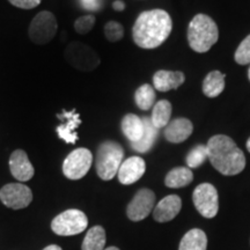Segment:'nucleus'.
Listing matches in <instances>:
<instances>
[{
    "label": "nucleus",
    "instance_id": "nucleus-1",
    "mask_svg": "<svg viewBox=\"0 0 250 250\" xmlns=\"http://www.w3.org/2000/svg\"><path fill=\"white\" fill-rule=\"evenodd\" d=\"M171 28L170 15L164 9L143 12L133 24V41L143 49L158 48L169 37Z\"/></svg>",
    "mask_w": 250,
    "mask_h": 250
},
{
    "label": "nucleus",
    "instance_id": "nucleus-2",
    "mask_svg": "<svg viewBox=\"0 0 250 250\" xmlns=\"http://www.w3.org/2000/svg\"><path fill=\"white\" fill-rule=\"evenodd\" d=\"M208 159L219 173L226 176L240 174L246 167V156L235 142L225 134H217L208 140Z\"/></svg>",
    "mask_w": 250,
    "mask_h": 250
},
{
    "label": "nucleus",
    "instance_id": "nucleus-3",
    "mask_svg": "<svg viewBox=\"0 0 250 250\" xmlns=\"http://www.w3.org/2000/svg\"><path fill=\"white\" fill-rule=\"evenodd\" d=\"M219 39V30L215 22L205 14H197L188 28V41L193 51L208 52Z\"/></svg>",
    "mask_w": 250,
    "mask_h": 250
},
{
    "label": "nucleus",
    "instance_id": "nucleus-4",
    "mask_svg": "<svg viewBox=\"0 0 250 250\" xmlns=\"http://www.w3.org/2000/svg\"><path fill=\"white\" fill-rule=\"evenodd\" d=\"M124 151L120 144L112 140L103 142L96 152V173L103 181H110L116 176L123 162Z\"/></svg>",
    "mask_w": 250,
    "mask_h": 250
},
{
    "label": "nucleus",
    "instance_id": "nucleus-5",
    "mask_svg": "<svg viewBox=\"0 0 250 250\" xmlns=\"http://www.w3.org/2000/svg\"><path fill=\"white\" fill-rule=\"evenodd\" d=\"M65 59L72 67L79 71H93L100 65V57L89 45L80 42H72L65 49Z\"/></svg>",
    "mask_w": 250,
    "mask_h": 250
},
{
    "label": "nucleus",
    "instance_id": "nucleus-6",
    "mask_svg": "<svg viewBox=\"0 0 250 250\" xmlns=\"http://www.w3.org/2000/svg\"><path fill=\"white\" fill-rule=\"evenodd\" d=\"M88 226V219L83 211L66 210L58 214L51 223V229L61 236L77 235L86 229Z\"/></svg>",
    "mask_w": 250,
    "mask_h": 250
},
{
    "label": "nucleus",
    "instance_id": "nucleus-7",
    "mask_svg": "<svg viewBox=\"0 0 250 250\" xmlns=\"http://www.w3.org/2000/svg\"><path fill=\"white\" fill-rule=\"evenodd\" d=\"M57 33V20L51 12H40L31 21L29 30V39L31 42L39 45H44L51 42Z\"/></svg>",
    "mask_w": 250,
    "mask_h": 250
},
{
    "label": "nucleus",
    "instance_id": "nucleus-8",
    "mask_svg": "<svg viewBox=\"0 0 250 250\" xmlns=\"http://www.w3.org/2000/svg\"><path fill=\"white\" fill-rule=\"evenodd\" d=\"M93 155L87 148H77L72 151L62 162V173L70 180H80L88 173L92 167Z\"/></svg>",
    "mask_w": 250,
    "mask_h": 250
},
{
    "label": "nucleus",
    "instance_id": "nucleus-9",
    "mask_svg": "<svg viewBox=\"0 0 250 250\" xmlns=\"http://www.w3.org/2000/svg\"><path fill=\"white\" fill-rule=\"evenodd\" d=\"M192 201L197 211L204 218L211 219L219 211V196L217 189L210 183H202L192 193Z\"/></svg>",
    "mask_w": 250,
    "mask_h": 250
},
{
    "label": "nucleus",
    "instance_id": "nucleus-10",
    "mask_svg": "<svg viewBox=\"0 0 250 250\" xmlns=\"http://www.w3.org/2000/svg\"><path fill=\"white\" fill-rule=\"evenodd\" d=\"M0 201L2 204L13 210L27 208L33 201L30 188L22 183H9L0 189Z\"/></svg>",
    "mask_w": 250,
    "mask_h": 250
},
{
    "label": "nucleus",
    "instance_id": "nucleus-11",
    "mask_svg": "<svg viewBox=\"0 0 250 250\" xmlns=\"http://www.w3.org/2000/svg\"><path fill=\"white\" fill-rule=\"evenodd\" d=\"M155 204V195L149 189H140L126 208L127 218L132 221L144 220L151 213Z\"/></svg>",
    "mask_w": 250,
    "mask_h": 250
},
{
    "label": "nucleus",
    "instance_id": "nucleus-12",
    "mask_svg": "<svg viewBox=\"0 0 250 250\" xmlns=\"http://www.w3.org/2000/svg\"><path fill=\"white\" fill-rule=\"evenodd\" d=\"M57 117L58 120L62 121V123L56 129L59 138L67 144L76 143L78 140V134L76 130L81 124L80 115L78 114L76 109H73L71 111L62 110L61 114L57 115Z\"/></svg>",
    "mask_w": 250,
    "mask_h": 250
},
{
    "label": "nucleus",
    "instance_id": "nucleus-13",
    "mask_svg": "<svg viewBox=\"0 0 250 250\" xmlns=\"http://www.w3.org/2000/svg\"><path fill=\"white\" fill-rule=\"evenodd\" d=\"M146 164L140 156H131L126 160L122 162L120 169H118V180L124 186L133 184L139 181L145 174Z\"/></svg>",
    "mask_w": 250,
    "mask_h": 250
},
{
    "label": "nucleus",
    "instance_id": "nucleus-14",
    "mask_svg": "<svg viewBox=\"0 0 250 250\" xmlns=\"http://www.w3.org/2000/svg\"><path fill=\"white\" fill-rule=\"evenodd\" d=\"M9 169L13 176L20 182L29 181L35 174L33 165L23 149H17L9 158Z\"/></svg>",
    "mask_w": 250,
    "mask_h": 250
},
{
    "label": "nucleus",
    "instance_id": "nucleus-15",
    "mask_svg": "<svg viewBox=\"0 0 250 250\" xmlns=\"http://www.w3.org/2000/svg\"><path fill=\"white\" fill-rule=\"evenodd\" d=\"M182 208V201L179 196L169 195L162 198L153 210V218L158 223H167L173 220Z\"/></svg>",
    "mask_w": 250,
    "mask_h": 250
},
{
    "label": "nucleus",
    "instance_id": "nucleus-16",
    "mask_svg": "<svg viewBox=\"0 0 250 250\" xmlns=\"http://www.w3.org/2000/svg\"><path fill=\"white\" fill-rule=\"evenodd\" d=\"M193 125L187 118H176L168 123L165 130V138L169 143L180 144L183 143L191 136Z\"/></svg>",
    "mask_w": 250,
    "mask_h": 250
},
{
    "label": "nucleus",
    "instance_id": "nucleus-17",
    "mask_svg": "<svg viewBox=\"0 0 250 250\" xmlns=\"http://www.w3.org/2000/svg\"><path fill=\"white\" fill-rule=\"evenodd\" d=\"M186 77L180 71H158L153 77V83L155 89L159 92H168L170 89H176L182 85Z\"/></svg>",
    "mask_w": 250,
    "mask_h": 250
},
{
    "label": "nucleus",
    "instance_id": "nucleus-18",
    "mask_svg": "<svg viewBox=\"0 0 250 250\" xmlns=\"http://www.w3.org/2000/svg\"><path fill=\"white\" fill-rule=\"evenodd\" d=\"M122 131L124 136L130 140L131 144L137 143L144 134V122L134 114L125 115L121 123Z\"/></svg>",
    "mask_w": 250,
    "mask_h": 250
},
{
    "label": "nucleus",
    "instance_id": "nucleus-19",
    "mask_svg": "<svg viewBox=\"0 0 250 250\" xmlns=\"http://www.w3.org/2000/svg\"><path fill=\"white\" fill-rule=\"evenodd\" d=\"M144 134L137 143H132V148L139 153H146L153 147L158 137V129L152 124L151 117H144Z\"/></svg>",
    "mask_w": 250,
    "mask_h": 250
},
{
    "label": "nucleus",
    "instance_id": "nucleus-20",
    "mask_svg": "<svg viewBox=\"0 0 250 250\" xmlns=\"http://www.w3.org/2000/svg\"><path fill=\"white\" fill-rule=\"evenodd\" d=\"M206 247H208V236L204 230L193 228L182 237L179 250H206Z\"/></svg>",
    "mask_w": 250,
    "mask_h": 250
},
{
    "label": "nucleus",
    "instance_id": "nucleus-21",
    "mask_svg": "<svg viewBox=\"0 0 250 250\" xmlns=\"http://www.w3.org/2000/svg\"><path fill=\"white\" fill-rule=\"evenodd\" d=\"M193 180V174L190 168L177 167L171 169L165 179V184L171 189L189 186Z\"/></svg>",
    "mask_w": 250,
    "mask_h": 250
},
{
    "label": "nucleus",
    "instance_id": "nucleus-22",
    "mask_svg": "<svg viewBox=\"0 0 250 250\" xmlns=\"http://www.w3.org/2000/svg\"><path fill=\"white\" fill-rule=\"evenodd\" d=\"M225 74L220 71H212L203 81V93L208 98H217L225 88Z\"/></svg>",
    "mask_w": 250,
    "mask_h": 250
},
{
    "label": "nucleus",
    "instance_id": "nucleus-23",
    "mask_svg": "<svg viewBox=\"0 0 250 250\" xmlns=\"http://www.w3.org/2000/svg\"><path fill=\"white\" fill-rule=\"evenodd\" d=\"M105 230L101 226H94L87 232L81 250H104Z\"/></svg>",
    "mask_w": 250,
    "mask_h": 250
},
{
    "label": "nucleus",
    "instance_id": "nucleus-24",
    "mask_svg": "<svg viewBox=\"0 0 250 250\" xmlns=\"http://www.w3.org/2000/svg\"><path fill=\"white\" fill-rule=\"evenodd\" d=\"M171 116V104L167 100L158 101L153 107L151 121L156 129L167 126Z\"/></svg>",
    "mask_w": 250,
    "mask_h": 250
},
{
    "label": "nucleus",
    "instance_id": "nucleus-25",
    "mask_svg": "<svg viewBox=\"0 0 250 250\" xmlns=\"http://www.w3.org/2000/svg\"><path fill=\"white\" fill-rule=\"evenodd\" d=\"M134 100H136V104L142 110H148L155 103V90L151 85L145 83L136 90Z\"/></svg>",
    "mask_w": 250,
    "mask_h": 250
},
{
    "label": "nucleus",
    "instance_id": "nucleus-26",
    "mask_svg": "<svg viewBox=\"0 0 250 250\" xmlns=\"http://www.w3.org/2000/svg\"><path fill=\"white\" fill-rule=\"evenodd\" d=\"M208 159L206 145H198L192 148L187 156V165L189 168H198Z\"/></svg>",
    "mask_w": 250,
    "mask_h": 250
},
{
    "label": "nucleus",
    "instance_id": "nucleus-27",
    "mask_svg": "<svg viewBox=\"0 0 250 250\" xmlns=\"http://www.w3.org/2000/svg\"><path fill=\"white\" fill-rule=\"evenodd\" d=\"M234 58L240 65L250 64V34L237 46Z\"/></svg>",
    "mask_w": 250,
    "mask_h": 250
},
{
    "label": "nucleus",
    "instance_id": "nucleus-28",
    "mask_svg": "<svg viewBox=\"0 0 250 250\" xmlns=\"http://www.w3.org/2000/svg\"><path fill=\"white\" fill-rule=\"evenodd\" d=\"M104 35L109 42H118L124 36L123 26L121 23L116 22V21H109L104 26Z\"/></svg>",
    "mask_w": 250,
    "mask_h": 250
},
{
    "label": "nucleus",
    "instance_id": "nucleus-29",
    "mask_svg": "<svg viewBox=\"0 0 250 250\" xmlns=\"http://www.w3.org/2000/svg\"><path fill=\"white\" fill-rule=\"evenodd\" d=\"M95 24V17L92 14L83 15V17L78 18L74 22V29L80 35H86L94 28Z\"/></svg>",
    "mask_w": 250,
    "mask_h": 250
},
{
    "label": "nucleus",
    "instance_id": "nucleus-30",
    "mask_svg": "<svg viewBox=\"0 0 250 250\" xmlns=\"http://www.w3.org/2000/svg\"><path fill=\"white\" fill-rule=\"evenodd\" d=\"M8 1L13 6H15V7L23 8V9H31V8H35L36 6H39L42 0H8Z\"/></svg>",
    "mask_w": 250,
    "mask_h": 250
},
{
    "label": "nucleus",
    "instance_id": "nucleus-31",
    "mask_svg": "<svg viewBox=\"0 0 250 250\" xmlns=\"http://www.w3.org/2000/svg\"><path fill=\"white\" fill-rule=\"evenodd\" d=\"M81 1H83V8L88 11H99L102 7L101 0H81Z\"/></svg>",
    "mask_w": 250,
    "mask_h": 250
},
{
    "label": "nucleus",
    "instance_id": "nucleus-32",
    "mask_svg": "<svg viewBox=\"0 0 250 250\" xmlns=\"http://www.w3.org/2000/svg\"><path fill=\"white\" fill-rule=\"evenodd\" d=\"M112 7H114L115 11H124L125 8V4L123 1H121V0H116V1H114V4H112Z\"/></svg>",
    "mask_w": 250,
    "mask_h": 250
},
{
    "label": "nucleus",
    "instance_id": "nucleus-33",
    "mask_svg": "<svg viewBox=\"0 0 250 250\" xmlns=\"http://www.w3.org/2000/svg\"><path fill=\"white\" fill-rule=\"evenodd\" d=\"M43 250H62V249L59 246L51 245V246H48V247H46V248H44Z\"/></svg>",
    "mask_w": 250,
    "mask_h": 250
},
{
    "label": "nucleus",
    "instance_id": "nucleus-34",
    "mask_svg": "<svg viewBox=\"0 0 250 250\" xmlns=\"http://www.w3.org/2000/svg\"><path fill=\"white\" fill-rule=\"evenodd\" d=\"M104 250H120V249H118L117 247H109V248L104 249Z\"/></svg>",
    "mask_w": 250,
    "mask_h": 250
},
{
    "label": "nucleus",
    "instance_id": "nucleus-35",
    "mask_svg": "<svg viewBox=\"0 0 250 250\" xmlns=\"http://www.w3.org/2000/svg\"><path fill=\"white\" fill-rule=\"evenodd\" d=\"M247 149L250 152V138L248 139V142H247Z\"/></svg>",
    "mask_w": 250,
    "mask_h": 250
},
{
    "label": "nucleus",
    "instance_id": "nucleus-36",
    "mask_svg": "<svg viewBox=\"0 0 250 250\" xmlns=\"http://www.w3.org/2000/svg\"><path fill=\"white\" fill-rule=\"evenodd\" d=\"M248 78H249V80H250V67H249V70H248Z\"/></svg>",
    "mask_w": 250,
    "mask_h": 250
}]
</instances>
